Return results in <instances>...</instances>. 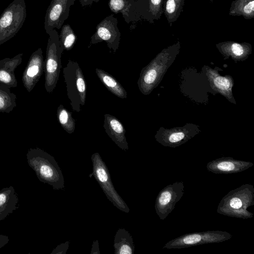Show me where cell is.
<instances>
[{"label": "cell", "instance_id": "8fae6325", "mask_svg": "<svg viewBox=\"0 0 254 254\" xmlns=\"http://www.w3.org/2000/svg\"><path fill=\"white\" fill-rule=\"evenodd\" d=\"M44 70L43 51L41 48H39L30 56L22 74V83L28 92L33 89L40 79Z\"/></svg>", "mask_w": 254, "mask_h": 254}, {"label": "cell", "instance_id": "cb8c5ba5", "mask_svg": "<svg viewBox=\"0 0 254 254\" xmlns=\"http://www.w3.org/2000/svg\"><path fill=\"white\" fill-rule=\"evenodd\" d=\"M57 116L58 122L64 129L68 133H72L75 127V121L72 117V113L61 104L57 108Z\"/></svg>", "mask_w": 254, "mask_h": 254}, {"label": "cell", "instance_id": "2e32d148", "mask_svg": "<svg viewBox=\"0 0 254 254\" xmlns=\"http://www.w3.org/2000/svg\"><path fill=\"white\" fill-rule=\"evenodd\" d=\"M108 6L112 12L121 13L128 24H135L141 20L136 12L135 0H109Z\"/></svg>", "mask_w": 254, "mask_h": 254}, {"label": "cell", "instance_id": "277c9868", "mask_svg": "<svg viewBox=\"0 0 254 254\" xmlns=\"http://www.w3.org/2000/svg\"><path fill=\"white\" fill-rule=\"evenodd\" d=\"M49 37L44 61L45 88L48 93L55 89L62 67L61 58L64 50L61 46L59 34L56 29L48 33Z\"/></svg>", "mask_w": 254, "mask_h": 254}, {"label": "cell", "instance_id": "f546056e", "mask_svg": "<svg viewBox=\"0 0 254 254\" xmlns=\"http://www.w3.org/2000/svg\"><path fill=\"white\" fill-rule=\"evenodd\" d=\"M100 0H79L80 3L82 7L90 5L94 2H98Z\"/></svg>", "mask_w": 254, "mask_h": 254}, {"label": "cell", "instance_id": "7402d4cb", "mask_svg": "<svg viewBox=\"0 0 254 254\" xmlns=\"http://www.w3.org/2000/svg\"><path fill=\"white\" fill-rule=\"evenodd\" d=\"M185 0H165L163 12L170 26L177 21L183 10Z\"/></svg>", "mask_w": 254, "mask_h": 254}, {"label": "cell", "instance_id": "7c38bea8", "mask_svg": "<svg viewBox=\"0 0 254 254\" xmlns=\"http://www.w3.org/2000/svg\"><path fill=\"white\" fill-rule=\"evenodd\" d=\"M254 163L235 159L232 157L217 158L206 164L208 172L214 174L228 175L245 171L254 166Z\"/></svg>", "mask_w": 254, "mask_h": 254}, {"label": "cell", "instance_id": "ac0fdd59", "mask_svg": "<svg viewBox=\"0 0 254 254\" xmlns=\"http://www.w3.org/2000/svg\"><path fill=\"white\" fill-rule=\"evenodd\" d=\"M113 246L115 254H133L134 252L132 237L129 232L124 228L117 230Z\"/></svg>", "mask_w": 254, "mask_h": 254}, {"label": "cell", "instance_id": "d6986e66", "mask_svg": "<svg viewBox=\"0 0 254 254\" xmlns=\"http://www.w3.org/2000/svg\"><path fill=\"white\" fill-rule=\"evenodd\" d=\"M216 47L222 53L235 58L245 57L251 52V45L247 43L227 41L217 44Z\"/></svg>", "mask_w": 254, "mask_h": 254}, {"label": "cell", "instance_id": "603a6c76", "mask_svg": "<svg viewBox=\"0 0 254 254\" xmlns=\"http://www.w3.org/2000/svg\"><path fill=\"white\" fill-rule=\"evenodd\" d=\"M16 95L7 86L0 83V112L9 113L16 106Z\"/></svg>", "mask_w": 254, "mask_h": 254}, {"label": "cell", "instance_id": "484cf974", "mask_svg": "<svg viewBox=\"0 0 254 254\" xmlns=\"http://www.w3.org/2000/svg\"><path fill=\"white\" fill-rule=\"evenodd\" d=\"M213 83L216 87L222 90H229L231 88L230 81L226 77L216 76L213 78Z\"/></svg>", "mask_w": 254, "mask_h": 254}, {"label": "cell", "instance_id": "7a4b0ae2", "mask_svg": "<svg viewBox=\"0 0 254 254\" xmlns=\"http://www.w3.org/2000/svg\"><path fill=\"white\" fill-rule=\"evenodd\" d=\"M254 205V187L250 184L242 185L229 191L220 200L217 212L230 217L248 219L254 213L247 208Z\"/></svg>", "mask_w": 254, "mask_h": 254}, {"label": "cell", "instance_id": "4fadbf2b", "mask_svg": "<svg viewBox=\"0 0 254 254\" xmlns=\"http://www.w3.org/2000/svg\"><path fill=\"white\" fill-rule=\"evenodd\" d=\"M103 127L106 133L120 148L124 151L128 149L125 128L117 118L109 114H105Z\"/></svg>", "mask_w": 254, "mask_h": 254}, {"label": "cell", "instance_id": "4dcf8cb0", "mask_svg": "<svg viewBox=\"0 0 254 254\" xmlns=\"http://www.w3.org/2000/svg\"><path fill=\"white\" fill-rule=\"evenodd\" d=\"M210 2H212L213 1V0H209Z\"/></svg>", "mask_w": 254, "mask_h": 254}, {"label": "cell", "instance_id": "d4e9b609", "mask_svg": "<svg viewBox=\"0 0 254 254\" xmlns=\"http://www.w3.org/2000/svg\"><path fill=\"white\" fill-rule=\"evenodd\" d=\"M61 47L64 50L69 51L72 49L76 40L75 34L69 24L62 26L59 34Z\"/></svg>", "mask_w": 254, "mask_h": 254}, {"label": "cell", "instance_id": "e0dca14e", "mask_svg": "<svg viewBox=\"0 0 254 254\" xmlns=\"http://www.w3.org/2000/svg\"><path fill=\"white\" fill-rule=\"evenodd\" d=\"M19 198L13 186L0 190V221L5 219L19 207Z\"/></svg>", "mask_w": 254, "mask_h": 254}, {"label": "cell", "instance_id": "52a82bcc", "mask_svg": "<svg viewBox=\"0 0 254 254\" xmlns=\"http://www.w3.org/2000/svg\"><path fill=\"white\" fill-rule=\"evenodd\" d=\"M232 235L220 230L188 233L172 239L166 243L163 249H183L198 245L221 243L230 240Z\"/></svg>", "mask_w": 254, "mask_h": 254}, {"label": "cell", "instance_id": "44dd1931", "mask_svg": "<svg viewBox=\"0 0 254 254\" xmlns=\"http://www.w3.org/2000/svg\"><path fill=\"white\" fill-rule=\"evenodd\" d=\"M231 16H243L249 20L254 17V0H234L230 7Z\"/></svg>", "mask_w": 254, "mask_h": 254}, {"label": "cell", "instance_id": "8992f818", "mask_svg": "<svg viewBox=\"0 0 254 254\" xmlns=\"http://www.w3.org/2000/svg\"><path fill=\"white\" fill-rule=\"evenodd\" d=\"M26 17L24 0H13L0 15V46L13 38Z\"/></svg>", "mask_w": 254, "mask_h": 254}, {"label": "cell", "instance_id": "83f0119b", "mask_svg": "<svg viewBox=\"0 0 254 254\" xmlns=\"http://www.w3.org/2000/svg\"><path fill=\"white\" fill-rule=\"evenodd\" d=\"M91 254H100L99 247V241L94 240L92 245V248L90 252Z\"/></svg>", "mask_w": 254, "mask_h": 254}, {"label": "cell", "instance_id": "ba28073f", "mask_svg": "<svg viewBox=\"0 0 254 254\" xmlns=\"http://www.w3.org/2000/svg\"><path fill=\"white\" fill-rule=\"evenodd\" d=\"M118 24V19L113 14L106 16L96 27L89 47L105 41L109 49L115 53L119 48L121 36Z\"/></svg>", "mask_w": 254, "mask_h": 254}, {"label": "cell", "instance_id": "5b68a950", "mask_svg": "<svg viewBox=\"0 0 254 254\" xmlns=\"http://www.w3.org/2000/svg\"><path fill=\"white\" fill-rule=\"evenodd\" d=\"M92 172L89 177L92 176L100 185L108 200L120 210L128 213L129 208L126 202L117 192L112 183L109 171L98 152L91 156Z\"/></svg>", "mask_w": 254, "mask_h": 254}, {"label": "cell", "instance_id": "4316f807", "mask_svg": "<svg viewBox=\"0 0 254 254\" xmlns=\"http://www.w3.org/2000/svg\"><path fill=\"white\" fill-rule=\"evenodd\" d=\"M70 242L66 241V242L62 243L54 249L51 254H65L68 249Z\"/></svg>", "mask_w": 254, "mask_h": 254}, {"label": "cell", "instance_id": "ffe728a7", "mask_svg": "<svg viewBox=\"0 0 254 254\" xmlns=\"http://www.w3.org/2000/svg\"><path fill=\"white\" fill-rule=\"evenodd\" d=\"M95 71L101 82L110 92L119 98H127L126 90L112 75L98 68L95 69Z\"/></svg>", "mask_w": 254, "mask_h": 254}, {"label": "cell", "instance_id": "30bf717a", "mask_svg": "<svg viewBox=\"0 0 254 254\" xmlns=\"http://www.w3.org/2000/svg\"><path fill=\"white\" fill-rule=\"evenodd\" d=\"M75 0H52L46 12L44 29L47 34L62 28L69 15L70 8Z\"/></svg>", "mask_w": 254, "mask_h": 254}, {"label": "cell", "instance_id": "9c48e42d", "mask_svg": "<svg viewBox=\"0 0 254 254\" xmlns=\"http://www.w3.org/2000/svg\"><path fill=\"white\" fill-rule=\"evenodd\" d=\"M184 187L183 182H176L160 191L155 200V209L161 220L165 219L174 209L184 194Z\"/></svg>", "mask_w": 254, "mask_h": 254}, {"label": "cell", "instance_id": "6da1fadb", "mask_svg": "<svg viewBox=\"0 0 254 254\" xmlns=\"http://www.w3.org/2000/svg\"><path fill=\"white\" fill-rule=\"evenodd\" d=\"M26 159L41 182L49 185L55 190L64 188L62 170L51 155L38 147L31 148L26 153Z\"/></svg>", "mask_w": 254, "mask_h": 254}, {"label": "cell", "instance_id": "9a60e30c", "mask_svg": "<svg viewBox=\"0 0 254 254\" xmlns=\"http://www.w3.org/2000/svg\"><path fill=\"white\" fill-rule=\"evenodd\" d=\"M23 53L12 58H5L0 60V83L8 88L16 87L17 81L14 71L22 61Z\"/></svg>", "mask_w": 254, "mask_h": 254}, {"label": "cell", "instance_id": "5bb4252c", "mask_svg": "<svg viewBox=\"0 0 254 254\" xmlns=\"http://www.w3.org/2000/svg\"><path fill=\"white\" fill-rule=\"evenodd\" d=\"M164 2V0H135L136 12L141 20L153 23L160 18Z\"/></svg>", "mask_w": 254, "mask_h": 254}, {"label": "cell", "instance_id": "3957f363", "mask_svg": "<svg viewBox=\"0 0 254 254\" xmlns=\"http://www.w3.org/2000/svg\"><path fill=\"white\" fill-rule=\"evenodd\" d=\"M63 74L72 109L79 112L86 97V83L82 69L76 62L69 60L63 69Z\"/></svg>", "mask_w": 254, "mask_h": 254}, {"label": "cell", "instance_id": "f1b7e54d", "mask_svg": "<svg viewBox=\"0 0 254 254\" xmlns=\"http://www.w3.org/2000/svg\"><path fill=\"white\" fill-rule=\"evenodd\" d=\"M9 241V238L6 235L0 234V249L3 247Z\"/></svg>", "mask_w": 254, "mask_h": 254}]
</instances>
